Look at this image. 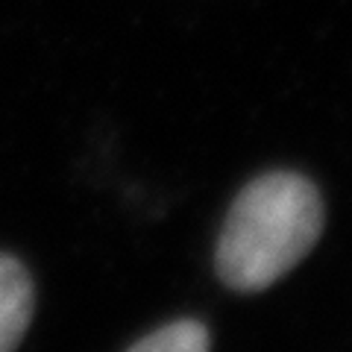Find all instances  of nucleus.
I'll use <instances>...</instances> for the list:
<instances>
[{
  "instance_id": "f257e3e1",
  "label": "nucleus",
  "mask_w": 352,
  "mask_h": 352,
  "mask_svg": "<svg viewBox=\"0 0 352 352\" xmlns=\"http://www.w3.org/2000/svg\"><path fill=\"white\" fill-rule=\"evenodd\" d=\"M323 232V200L302 173L273 170L256 176L235 197L214 250L226 288L256 294L291 273Z\"/></svg>"
},
{
  "instance_id": "f03ea898",
  "label": "nucleus",
  "mask_w": 352,
  "mask_h": 352,
  "mask_svg": "<svg viewBox=\"0 0 352 352\" xmlns=\"http://www.w3.org/2000/svg\"><path fill=\"white\" fill-rule=\"evenodd\" d=\"M32 308H36V288L30 270L15 256L0 252V352H15L24 340Z\"/></svg>"
},
{
  "instance_id": "7ed1b4c3",
  "label": "nucleus",
  "mask_w": 352,
  "mask_h": 352,
  "mask_svg": "<svg viewBox=\"0 0 352 352\" xmlns=\"http://www.w3.org/2000/svg\"><path fill=\"white\" fill-rule=\"evenodd\" d=\"M208 346H212V338L206 323L182 317L135 340L126 352H208Z\"/></svg>"
}]
</instances>
